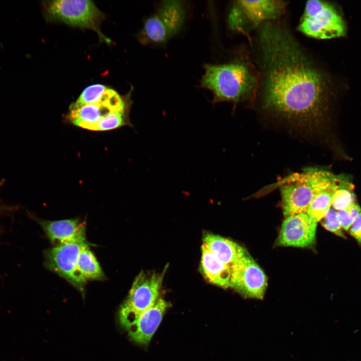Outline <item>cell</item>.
I'll return each mask as SVG.
<instances>
[{"mask_svg":"<svg viewBox=\"0 0 361 361\" xmlns=\"http://www.w3.org/2000/svg\"><path fill=\"white\" fill-rule=\"evenodd\" d=\"M259 83L254 100L274 116L307 124L325 112L330 81L283 19L262 24L249 39Z\"/></svg>","mask_w":361,"mask_h":361,"instance_id":"obj_1","label":"cell"},{"mask_svg":"<svg viewBox=\"0 0 361 361\" xmlns=\"http://www.w3.org/2000/svg\"><path fill=\"white\" fill-rule=\"evenodd\" d=\"M201 85L211 91L213 103L254 100L259 75L250 53L222 64H206Z\"/></svg>","mask_w":361,"mask_h":361,"instance_id":"obj_2","label":"cell"},{"mask_svg":"<svg viewBox=\"0 0 361 361\" xmlns=\"http://www.w3.org/2000/svg\"><path fill=\"white\" fill-rule=\"evenodd\" d=\"M338 178L329 171L314 167L287 177L280 187L284 217L306 213L316 195L334 190Z\"/></svg>","mask_w":361,"mask_h":361,"instance_id":"obj_3","label":"cell"},{"mask_svg":"<svg viewBox=\"0 0 361 361\" xmlns=\"http://www.w3.org/2000/svg\"><path fill=\"white\" fill-rule=\"evenodd\" d=\"M288 5L284 1H234L228 15V27L249 39L263 23L282 19Z\"/></svg>","mask_w":361,"mask_h":361,"instance_id":"obj_4","label":"cell"},{"mask_svg":"<svg viewBox=\"0 0 361 361\" xmlns=\"http://www.w3.org/2000/svg\"><path fill=\"white\" fill-rule=\"evenodd\" d=\"M46 20L61 22L73 27L91 29L101 41L110 43V40L100 30L104 14L91 1L57 0L45 1L43 4Z\"/></svg>","mask_w":361,"mask_h":361,"instance_id":"obj_5","label":"cell"},{"mask_svg":"<svg viewBox=\"0 0 361 361\" xmlns=\"http://www.w3.org/2000/svg\"><path fill=\"white\" fill-rule=\"evenodd\" d=\"M345 29L344 22L334 7L319 0L306 3L297 27L303 35L320 40L343 36Z\"/></svg>","mask_w":361,"mask_h":361,"instance_id":"obj_6","label":"cell"},{"mask_svg":"<svg viewBox=\"0 0 361 361\" xmlns=\"http://www.w3.org/2000/svg\"><path fill=\"white\" fill-rule=\"evenodd\" d=\"M166 268L161 273L141 272L136 277L119 311L121 325L126 329L159 298Z\"/></svg>","mask_w":361,"mask_h":361,"instance_id":"obj_7","label":"cell"},{"mask_svg":"<svg viewBox=\"0 0 361 361\" xmlns=\"http://www.w3.org/2000/svg\"><path fill=\"white\" fill-rule=\"evenodd\" d=\"M185 13L183 2H164L157 12L145 21L138 34V40L143 44L166 42L180 30Z\"/></svg>","mask_w":361,"mask_h":361,"instance_id":"obj_8","label":"cell"},{"mask_svg":"<svg viewBox=\"0 0 361 361\" xmlns=\"http://www.w3.org/2000/svg\"><path fill=\"white\" fill-rule=\"evenodd\" d=\"M231 271L229 287L245 298H263L267 287V276L245 248Z\"/></svg>","mask_w":361,"mask_h":361,"instance_id":"obj_9","label":"cell"},{"mask_svg":"<svg viewBox=\"0 0 361 361\" xmlns=\"http://www.w3.org/2000/svg\"><path fill=\"white\" fill-rule=\"evenodd\" d=\"M125 101L115 90L108 88L98 101L88 104L75 102L69 108L68 118L74 125L95 130L98 122L107 115L115 112L127 111Z\"/></svg>","mask_w":361,"mask_h":361,"instance_id":"obj_10","label":"cell"},{"mask_svg":"<svg viewBox=\"0 0 361 361\" xmlns=\"http://www.w3.org/2000/svg\"><path fill=\"white\" fill-rule=\"evenodd\" d=\"M85 242H72L56 246L45 253V265L84 293L86 279L77 270L78 256Z\"/></svg>","mask_w":361,"mask_h":361,"instance_id":"obj_11","label":"cell"},{"mask_svg":"<svg viewBox=\"0 0 361 361\" xmlns=\"http://www.w3.org/2000/svg\"><path fill=\"white\" fill-rule=\"evenodd\" d=\"M317 222L306 213L285 218L276 240L277 246L308 247L315 242Z\"/></svg>","mask_w":361,"mask_h":361,"instance_id":"obj_12","label":"cell"},{"mask_svg":"<svg viewBox=\"0 0 361 361\" xmlns=\"http://www.w3.org/2000/svg\"><path fill=\"white\" fill-rule=\"evenodd\" d=\"M169 305L168 302L159 298L152 307L141 313L126 329L132 340L138 344L147 345Z\"/></svg>","mask_w":361,"mask_h":361,"instance_id":"obj_13","label":"cell"},{"mask_svg":"<svg viewBox=\"0 0 361 361\" xmlns=\"http://www.w3.org/2000/svg\"><path fill=\"white\" fill-rule=\"evenodd\" d=\"M49 239L57 245L72 242H85V225L74 219L59 221L35 219Z\"/></svg>","mask_w":361,"mask_h":361,"instance_id":"obj_14","label":"cell"},{"mask_svg":"<svg viewBox=\"0 0 361 361\" xmlns=\"http://www.w3.org/2000/svg\"><path fill=\"white\" fill-rule=\"evenodd\" d=\"M201 269L208 280L223 288L229 287L231 271L204 245L202 246Z\"/></svg>","mask_w":361,"mask_h":361,"instance_id":"obj_15","label":"cell"},{"mask_svg":"<svg viewBox=\"0 0 361 361\" xmlns=\"http://www.w3.org/2000/svg\"><path fill=\"white\" fill-rule=\"evenodd\" d=\"M203 245L230 269L238 259L243 249L234 241L212 234L205 235Z\"/></svg>","mask_w":361,"mask_h":361,"instance_id":"obj_16","label":"cell"},{"mask_svg":"<svg viewBox=\"0 0 361 361\" xmlns=\"http://www.w3.org/2000/svg\"><path fill=\"white\" fill-rule=\"evenodd\" d=\"M77 270L86 280H101L104 274L96 257L87 244L80 250L77 261Z\"/></svg>","mask_w":361,"mask_h":361,"instance_id":"obj_17","label":"cell"},{"mask_svg":"<svg viewBox=\"0 0 361 361\" xmlns=\"http://www.w3.org/2000/svg\"><path fill=\"white\" fill-rule=\"evenodd\" d=\"M355 199L352 185L338 178L332 196L331 206L333 209L337 211L346 209L355 203Z\"/></svg>","mask_w":361,"mask_h":361,"instance_id":"obj_18","label":"cell"},{"mask_svg":"<svg viewBox=\"0 0 361 361\" xmlns=\"http://www.w3.org/2000/svg\"><path fill=\"white\" fill-rule=\"evenodd\" d=\"M334 190L320 193L308 207L306 213L316 222L321 221L330 209Z\"/></svg>","mask_w":361,"mask_h":361,"instance_id":"obj_19","label":"cell"},{"mask_svg":"<svg viewBox=\"0 0 361 361\" xmlns=\"http://www.w3.org/2000/svg\"><path fill=\"white\" fill-rule=\"evenodd\" d=\"M127 112H115L107 115L98 122L95 130H109L129 124Z\"/></svg>","mask_w":361,"mask_h":361,"instance_id":"obj_20","label":"cell"},{"mask_svg":"<svg viewBox=\"0 0 361 361\" xmlns=\"http://www.w3.org/2000/svg\"><path fill=\"white\" fill-rule=\"evenodd\" d=\"M107 88L102 84H94L86 87L76 101L80 104L95 103L101 98Z\"/></svg>","mask_w":361,"mask_h":361,"instance_id":"obj_21","label":"cell"},{"mask_svg":"<svg viewBox=\"0 0 361 361\" xmlns=\"http://www.w3.org/2000/svg\"><path fill=\"white\" fill-rule=\"evenodd\" d=\"M5 182L4 178L0 180V188L4 186ZM20 209V206L9 204L0 199V243L6 231L4 220L14 217Z\"/></svg>","mask_w":361,"mask_h":361,"instance_id":"obj_22","label":"cell"},{"mask_svg":"<svg viewBox=\"0 0 361 361\" xmlns=\"http://www.w3.org/2000/svg\"><path fill=\"white\" fill-rule=\"evenodd\" d=\"M321 223L324 228L329 232L335 234L339 237H345L337 220L336 212L334 209L330 208L321 220Z\"/></svg>","mask_w":361,"mask_h":361,"instance_id":"obj_23","label":"cell"},{"mask_svg":"<svg viewBox=\"0 0 361 361\" xmlns=\"http://www.w3.org/2000/svg\"><path fill=\"white\" fill-rule=\"evenodd\" d=\"M336 217L341 227L345 231L349 229L354 220L347 209L338 211Z\"/></svg>","mask_w":361,"mask_h":361,"instance_id":"obj_24","label":"cell"},{"mask_svg":"<svg viewBox=\"0 0 361 361\" xmlns=\"http://www.w3.org/2000/svg\"><path fill=\"white\" fill-rule=\"evenodd\" d=\"M349 229L351 235L361 244V212L355 219Z\"/></svg>","mask_w":361,"mask_h":361,"instance_id":"obj_25","label":"cell"},{"mask_svg":"<svg viewBox=\"0 0 361 361\" xmlns=\"http://www.w3.org/2000/svg\"><path fill=\"white\" fill-rule=\"evenodd\" d=\"M346 209L348 210L354 220L361 212V208L360 206L355 203V202Z\"/></svg>","mask_w":361,"mask_h":361,"instance_id":"obj_26","label":"cell"}]
</instances>
